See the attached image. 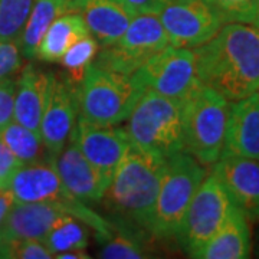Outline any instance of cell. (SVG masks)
Returning <instances> with one entry per match:
<instances>
[{
  "label": "cell",
  "mask_w": 259,
  "mask_h": 259,
  "mask_svg": "<svg viewBox=\"0 0 259 259\" xmlns=\"http://www.w3.org/2000/svg\"><path fill=\"white\" fill-rule=\"evenodd\" d=\"M202 85L238 101L259 91V30L248 23H225L214 36L194 48Z\"/></svg>",
  "instance_id": "obj_1"
},
{
  "label": "cell",
  "mask_w": 259,
  "mask_h": 259,
  "mask_svg": "<svg viewBox=\"0 0 259 259\" xmlns=\"http://www.w3.org/2000/svg\"><path fill=\"white\" fill-rule=\"evenodd\" d=\"M166 161V158L130 144L101 199L104 209L115 223L150 235V222Z\"/></svg>",
  "instance_id": "obj_2"
},
{
  "label": "cell",
  "mask_w": 259,
  "mask_h": 259,
  "mask_svg": "<svg viewBox=\"0 0 259 259\" xmlns=\"http://www.w3.org/2000/svg\"><path fill=\"white\" fill-rule=\"evenodd\" d=\"M146 93L134 75L93 65L79 83V118L98 127H114L127 121Z\"/></svg>",
  "instance_id": "obj_3"
},
{
  "label": "cell",
  "mask_w": 259,
  "mask_h": 259,
  "mask_svg": "<svg viewBox=\"0 0 259 259\" xmlns=\"http://www.w3.org/2000/svg\"><path fill=\"white\" fill-rule=\"evenodd\" d=\"M183 104L147 90L127 118L130 143L166 160L182 153Z\"/></svg>",
  "instance_id": "obj_4"
},
{
  "label": "cell",
  "mask_w": 259,
  "mask_h": 259,
  "mask_svg": "<svg viewBox=\"0 0 259 259\" xmlns=\"http://www.w3.org/2000/svg\"><path fill=\"white\" fill-rule=\"evenodd\" d=\"M206 177V167L185 151L167 158L150 222V235L166 241L176 238L186 210Z\"/></svg>",
  "instance_id": "obj_5"
},
{
  "label": "cell",
  "mask_w": 259,
  "mask_h": 259,
  "mask_svg": "<svg viewBox=\"0 0 259 259\" xmlns=\"http://www.w3.org/2000/svg\"><path fill=\"white\" fill-rule=\"evenodd\" d=\"M229 101L200 85L183 104V151L203 166H213L225 147Z\"/></svg>",
  "instance_id": "obj_6"
},
{
  "label": "cell",
  "mask_w": 259,
  "mask_h": 259,
  "mask_svg": "<svg viewBox=\"0 0 259 259\" xmlns=\"http://www.w3.org/2000/svg\"><path fill=\"white\" fill-rule=\"evenodd\" d=\"M233 203L219 179L204 177L186 210L176 239L190 258H197L213 236L222 229Z\"/></svg>",
  "instance_id": "obj_7"
},
{
  "label": "cell",
  "mask_w": 259,
  "mask_h": 259,
  "mask_svg": "<svg viewBox=\"0 0 259 259\" xmlns=\"http://www.w3.org/2000/svg\"><path fill=\"white\" fill-rule=\"evenodd\" d=\"M167 45L170 42L157 15H137L114 44L98 52L94 64L133 75Z\"/></svg>",
  "instance_id": "obj_8"
},
{
  "label": "cell",
  "mask_w": 259,
  "mask_h": 259,
  "mask_svg": "<svg viewBox=\"0 0 259 259\" xmlns=\"http://www.w3.org/2000/svg\"><path fill=\"white\" fill-rule=\"evenodd\" d=\"M147 91L185 102L202 85L196 74L193 49L167 45L134 72Z\"/></svg>",
  "instance_id": "obj_9"
},
{
  "label": "cell",
  "mask_w": 259,
  "mask_h": 259,
  "mask_svg": "<svg viewBox=\"0 0 259 259\" xmlns=\"http://www.w3.org/2000/svg\"><path fill=\"white\" fill-rule=\"evenodd\" d=\"M79 117V83L69 75L51 72L49 93L42 121L40 137L48 154L56 158L62 151Z\"/></svg>",
  "instance_id": "obj_10"
},
{
  "label": "cell",
  "mask_w": 259,
  "mask_h": 259,
  "mask_svg": "<svg viewBox=\"0 0 259 259\" xmlns=\"http://www.w3.org/2000/svg\"><path fill=\"white\" fill-rule=\"evenodd\" d=\"M170 45L194 49L210 40L223 26L207 0H173L157 15Z\"/></svg>",
  "instance_id": "obj_11"
},
{
  "label": "cell",
  "mask_w": 259,
  "mask_h": 259,
  "mask_svg": "<svg viewBox=\"0 0 259 259\" xmlns=\"http://www.w3.org/2000/svg\"><path fill=\"white\" fill-rule=\"evenodd\" d=\"M72 137L82 154L98 173L104 190L111 185L117 167L131 144L127 131L114 127H98L78 117Z\"/></svg>",
  "instance_id": "obj_12"
},
{
  "label": "cell",
  "mask_w": 259,
  "mask_h": 259,
  "mask_svg": "<svg viewBox=\"0 0 259 259\" xmlns=\"http://www.w3.org/2000/svg\"><path fill=\"white\" fill-rule=\"evenodd\" d=\"M212 173L223 185L233 206L248 221H259V160L222 153Z\"/></svg>",
  "instance_id": "obj_13"
},
{
  "label": "cell",
  "mask_w": 259,
  "mask_h": 259,
  "mask_svg": "<svg viewBox=\"0 0 259 259\" xmlns=\"http://www.w3.org/2000/svg\"><path fill=\"white\" fill-rule=\"evenodd\" d=\"M8 190L15 203L72 202L76 197L68 192L55 166V158L23 164L10 179Z\"/></svg>",
  "instance_id": "obj_14"
},
{
  "label": "cell",
  "mask_w": 259,
  "mask_h": 259,
  "mask_svg": "<svg viewBox=\"0 0 259 259\" xmlns=\"http://www.w3.org/2000/svg\"><path fill=\"white\" fill-rule=\"evenodd\" d=\"M68 12L82 16L90 35L101 48L114 44L137 16L125 0H72Z\"/></svg>",
  "instance_id": "obj_15"
},
{
  "label": "cell",
  "mask_w": 259,
  "mask_h": 259,
  "mask_svg": "<svg viewBox=\"0 0 259 259\" xmlns=\"http://www.w3.org/2000/svg\"><path fill=\"white\" fill-rule=\"evenodd\" d=\"M222 153L259 160V94L229 104Z\"/></svg>",
  "instance_id": "obj_16"
},
{
  "label": "cell",
  "mask_w": 259,
  "mask_h": 259,
  "mask_svg": "<svg viewBox=\"0 0 259 259\" xmlns=\"http://www.w3.org/2000/svg\"><path fill=\"white\" fill-rule=\"evenodd\" d=\"M55 166L68 192L83 203L101 202L105 193L95 168L82 154L72 134L55 158Z\"/></svg>",
  "instance_id": "obj_17"
},
{
  "label": "cell",
  "mask_w": 259,
  "mask_h": 259,
  "mask_svg": "<svg viewBox=\"0 0 259 259\" xmlns=\"http://www.w3.org/2000/svg\"><path fill=\"white\" fill-rule=\"evenodd\" d=\"M49 83L51 72H45L33 64H28L20 69V75L16 79L13 120L39 133Z\"/></svg>",
  "instance_id": "obj_18"
},
{
  "label": "cell",
  "mask_w": 259,
  "mask_h": 259,
  "mask_svg": "<svg viewBox=\"0 0 259 259\" xmlns=\"http://www.w3.org/2000/svg\"><path fill=\"white\" fill-rule=\"evenodd\" d=\"M252 252V238L248 218L233 206L231 213L209 243L199 253V259H246Z\"/></svg>",
  "instance_id": "obj_19"
},
{
  "label": "cell",
  "mask_w": 259,
  "mask_h": 259,
  "mask_svg": "<svg viewBox=\"0 0 259 259\" xmlns=\"http://www.w3.org/2000/svg\"><path fill=\"white\" fill-rule=\"evenodd\" d=\"M88 35L90 30L82 16L78 12H66L48 28L36 49V58L44 62L58 64L69 48Z\"/></svg>",
  "instance_id": "obj_20"
},
{
  "label": "cell",
  "mask_w": 259,
  "mask_h": 259,
  "mask_svg": "<svg viewBox=\"0 0 259 259\" xmlns=\"http://www.w3.org/2000/svg\"><path fill=\"white\" fill-rule=\"evenodd\" d=\"M68 9V0H33L28 22L18 42L25 59L36 58V49L48 28L58 16L66 13Z\"/></svg>",
  "instance_id": "obj_21"
},
{
  "label": "cell",
  "mask_w": 259,
  "mask_h": 259,
  "mask_svg": "<svg viewBox=\"0 0 259 259\" xmlns=\"http://www.w3.org/2000/svg\"><path fill=\"white\" fill-rule=\"evenodd\" d=\"M114 232L105 242H102L100 258L102 259H143L148 258L144 235L146 232L134 229L121 223L112 222Z\"/></svg>",
  "instance_id": "obj_22"
},
{
  "label": "cell",
  "mask_w": 259,
  "mask_h": 259,
  "mask_svg": "<svg viewBox=\"0 0 259 259\" xmlns=\"http://www.w3.org/2000/svg\"><path fill=\"white\" fill-rule=\"evenodd\" d=\"M88 232L90 228L82 221L76 219L71 214H66L54 225V228L48 232V235L42 242L52 252L55 258V255L62 252L87 249L90 243Z\"/></svg>",
  "instance_id": "obj_23"
},
{
  "label": "cell",
  "mask_w": 259,
  "mask_h": 259,
  "mask_svg": "<svg viewBox=\"0 0 259 259\" xmlns=\"http://www.w3.org/2000/svg\"><path fill=\"white\" fill-rule=\"evenodd\" d=\"M0 140L23 164L39 163L44 156L45 146L40 133L28 128L15 120L0 130Z\"/></svg>",
  "instance_id": "obj_24"
},
{
  "label": "cell",
  "mask_w": 259,
  "mask_h": 259,
  "mask_svg": "<svg viewBox=\"0 0 259 259\" xmlns=\"http://www.w3.org/2000/svg\"><path fill=\"white\" fill-rule=\"evenodd\" d=\"M33 0H0V40H18L28 22Z\"/></svg>",
  "instance_id": "obj_25"
},
{
  "label": "cell",
  "mask_w": 259,
  "mask_h": 259,
  "mask_svg": "<svg viewBox=\"0 0 259 259\" xmlns=\"http://www.w3.org/2000/svg\"><path fill=\"white\" fill-rule=\"evenodd\" d=\"M100 44L91 35L82 37L75 45L66 51L61 64L65 68L66 74L69 75L75 82L81 83L85 71L93 65L95 58L98 55Z\"/></svg>",
  "instance_id": "obj_26"
},
{
  "label": "cell",
  "mask_w": 259,
  "mask_h": 259,
  "mask_svg": "<svg viewBox=\"0 0 259 259\" xmlns=\"http://www.w3.org/2000/svg\"><path fill=\"white\" fill-rule=\"evenodd\" d=\"M225 23H253L259 0H207Z\"/></svg>",
  "instance_id": "obj_27"
},
{
  "label": "cell",
  "mask_w": 259,
  "mask_h": 259,
  "mask_svg": "<svg viewBox=\"0 0 259 259\" xmlns=\"http://www.w3.org/2000/svg\"><path fill=\"white\" fill-rule=\"evenodd\" d=\"M0 258L6 259H51L52 252L45 243L37 239H25L3 243L0 246Z\"/></svg>",
  "instance_id": "obj_28"
},
{
  "label": "cell",
  "mask_w": 259,
  "mask_h": 259,
  "mask_svg": "<svg viewBox=\"0 0 259 259\" xmlns=\"http://www.w3.org/2000/svg\"><path fill=\"white\" fill-rule=\"evenodd\" d=\"M18 40H0V79L13 78L23 66Z\"/></svg>",
  "instance_id": "obj_29"
},
{
  "label": "cell",
  "mask_w": 259,
  "mask_h": 259,
  "mask_svg": "<svg viewBox=\"0 0 259 259\" xmlns=\"http://www.w3.org/2000/svg\"><path fill=\"white\" fill-rule=\"evenodd\" d=\"M15 94H16L15 78L0 79V130L13 121Z\"/></svg>",
  "instance_id": "obj_30"
},
{
  "label": "cell",
  "mask_w": 259,
  "mask_h": 259,
  "mask_svg": "<svg viewBox=\"0 0 259 259\" xmlns=\"http://www.w3.org/2000/svg\"><path fill=\"white\" fill-rule=\"evenodd\" d=\"M22 166L23 163L0 140V190H8L10 179Z\"/></svg>",
  "instance_id": "obj_31"
},
{
  "label": "cell",
  "mask_w": 259,
  "mask_h": 259,
  "mask_svg": "<svg viewBox=\"0 0 259 259\" xmlns=\"http://www.w3.org/2000/svg\"><path fill=\"white\" fill-rule=\"evenodd\" d=\"M137 15H158L173 0H125Z\"/></svg>",
  "instance_id": "obj_32"
},
{
  "label": "cell",
  "mask_w": 259,
  "mask_h": 259,
  "mask_svg": "<svg viewBox=\"0 0 259 259\" xmlns=\"http://www.w3.org/2000/svg\"><path fill=\"white\" fill-rule=\"evenodd\" d=\"M13 204H15V202H13V197H12L9 190L0 192V226H2V223L5 221L6 214L9 213V210L12 209Z\"/></svg>",
  "instance_id": "obj_33"
},
{
  "label": "cell",
  "mask_w": 259,
  "mask_h": 259,
  "mask_svg": "<svg viewBox=\"0 0 259 259\" xmlns=\"http://www.w3.org/2000/svg\"><path fill=\"white\" fill-rule=\"evenodd\" d=\"M55 258L58 259H90L91 256L85 252V249L78 250H69V252H62L55 255Z\"/></svg>",
  "instance_id": "obj_34"
},
{
  "label": "cell",
  "mask_w": 259,
  "mask_h": 259,
  "mask_svg": "<svg viewBox=\"0 0 259 259\" xmlns=\"http://www.w3.org/2000/svg\"><path fill=\"white\" fill-rule=\"evenodd\" d=\"M252 25L259 30V3H258V9H256V15H255V20H253V23H252Z\"/></svg>",
  "instance_id": "obj_35"
},
{
  "label": "cell",
  "mask_w": 259,
  "mask_h": 259,
  "mask_svg": "<svg viewBox=\"0 0 259 259\" xmlns=\"http://www.w3.org/2000/svg\"><path fill=\"white\" fill-rule=\"evenodd\" d=\"M71 2H72V0H68V3H71Z\"/></svg>",
  "instance_id": "obj_36"
},
{
  "label": "cell",
  "mask_w": 259,
  "mask_h": 259,
  "mask_svg": "<svg viewBox=\"0 0 259 259\" xmlns=\"http://www.w3.org/2000/svg\"><path fill=\"white\" fill-rule=\"evenodd\" d=\"M0 192H3V190H0Z\"/></svg>",
  "instance_id": "obj_37"
}]
</instances>
